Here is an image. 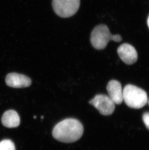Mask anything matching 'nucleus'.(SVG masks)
Wrapping results in <instances>:
<instances>
[{
	"label": "nucleus",
	"instance_id": "obj_1",
	"mask_svg": "<svg viewBox=\"0 0 149 150\" xmlns=\"http://www.w3.org/2000/svg\"><path fill=\"white\" fill-rule=\"evenodd\" d=\"M83 125L75 119H65L55 125L52 131L54 138L60 142L72 143L79 140L83 133Z\"/></svg>",
	"mask_w": 149,
	"mask_h": 150
},
{
	"label": "nucleus",
	"instance_id": "obj_2",
	"mask_svg": "<svg viewBox=\"0 0 149 150\" xmlns=\"http://www.w3.org/2000/svg\"><path fill=\"white\" fill-rule=\"evenodd\" d=\"M122 40L121 35H112L108 27L105 24H100L94 27L90 37L91 45L97 50H103L105 48L110 40L120 42Z\"/></svg>",
	"mask_w": 149,
	"mask_h": 150
},
{
	"label": "nucleus",
	"instance_id": "obj_3",
	"mask_svg": "<svg viewBox=\"0 0 149 150\" xmlns=\"http://www.w3.org/2000/svg\"><path fill=\"white\" fill-rule=\"evenodd\" d=\"M123 100L127 106L135 109L143 108L148 102L145 91L132 85H127L123 90Z\"/></svg>",
	"mask_w": 149,
	"mask_h": 150
},
{
	"label": "nucleus",
	"instance_id": "obj_4",
	"mask_svg": "<svg viewBox=\"0 0 149 150\" xmlns=\"http://www.w3.org/2000/svg\"><path fill=\"white\" fill-rule=\"evenodd\" d=\"M80 0H52V5L55 13L65 18L75 14L80 6Z\"/></svg>",
	"mask_w": 149,
	"mask_h": 150
},
{
	"label": "nucleus",
	"instance_id": "obj_5",
	"mask_svg": "<svg viewBox=\"0 0 149 150\" xmlns=\"http://www.w3.org/2000/svg\"><path fill=\"white\" fill-rule=\"evenodd\" d=\"M91 105H93L100 114L105 116L110 115L114 112L115 103L110 97L104 94H98L89 102Z\"/></svg>",
	"mask_w": 149,
	"mask_h": 150
},
{
	"label": "nucleus",
	"instance_id": "obj_6",
	"mask_svg": "<svg viewBox=\"0 0 149 150\" xmlns=\"http://www.w3.org/2000/svg\"><path fill=\"white\" fill-rule=\"evenodd\" d=\"M119 56L124 62L132 65L138 60V53L133 46L127 43L122 44L117 50Z\"/></svg>",
	"mask_w": 149,
	"mask_h": 150
},
{
	"label": "nucleus",
	"instance_id": "obj_7",
	"mask_svg": "<svg viewBox=\"0 0 149 150\" xmlns=\"http://www.w3.org/2000/svg\"><path fill=\"white\" fill-rule=\"evenodd\" d=\"M6 83L8 86L11 88H23L30 86L32 81L26 75L13 72L6 75Z\"/></svg>",
	"mask_w": 149,
	"mask_h": 150
},
{
	"label": "nucleus",
	"instance_id": "obj_8",
	"mask_svg": "<svg viewBox=\"0 0 149 150\" xmlns=\"http://www.w3.org/2000/svg\"><path fill=\"white\" fill-rule=\"evenodd\" d=\"M107 91L110 98L115 104L119 105L123 101V90L121 83L115 80L108 82L107 86Z\"/></svg>",
	"mask_w": 149,
	"mask_h": 150
},
{
	"label": "nucleus",
	"instance_id": "obj_9",
	"mask_svg": "<svg viewBox=\"0 0 149 150\" xmlns=\"http://www.w3.org/2000/svg\"><path fill=\"white\" fill-rule=\"evenodd\" d=\"M1 123L6 127L12 128L20 125V117L15 111L9 110L4 112L1 117Z\"/></svg>",
	"mask_w": 149,
	"mask_h": 150
},
{
	"label": "nucleus",
	"instance_id": "obj_10",
	"mask_svg": "<svg viewBox=\"0 0 149 150\" xmlns=\"http://www.w3.org/2000/svg\"><path fill=\"white\" fill-rule=\"evenodd\" d=\"M0 150H15L13 142L9 139H4L0 142Z\"/></svg>",
	"mask_w": 149,
	"mask_h": 150
},
{
	"label": "nucleus",
	"instance_id": "obj_11",
	"mask_svg": "<svg viewBox=\"0 0 149 150\" xmlns=\"http://www.w3.org/2000/svg\"><path fill=\"white\" fill-rule=\"evenodd\" d=\"M142 119L145 126L149 130V112H146L144 114L142 117Z\"/></svg>",
	"mask_w": 149,
	"mask_h": 150
},
{
	"label": "nucleus",
	"instance_id": "obj_12",
	"mask_svg": "<svg viewBox=\"0 0 149 150\" xmlns=\"http://www.w3.org/2000/svg\"><path fill=\"white\" fill-rule=\"evenodd\" d=\"M147 24H148V27L149 28V16L148 18V20H147Z\"/></svg>",
	"mask_w": 149,
	"mask_h": 150
},
{
	"label": "nucleus",
	"instance_id": "obj_13",
	"mask_svg": "<svg viewBox=\"0 0 149 150\" xmlns=\"http://www.w3.org/2000/svg\"><path fill=\"white\" fill-rule=\"evenodd\" d=\"M148 103H149V102H148Z\"/></svg>",
	"mask_w": 149,
	"mask_h": 150
}]
</instances>
